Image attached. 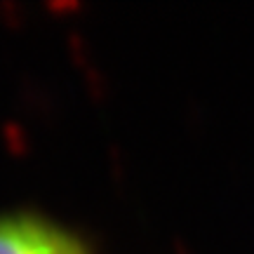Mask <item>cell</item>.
Masks as SVG:
<instances>
[{"instance_id": "obj_1", "label": "cell", "mask_w": 254, "mask_h": 254, "mask_svg": "<svg viewBox=\"0 0 254 254\" xmlns=\"http://www.w3.org/2000/svg\"><path fill=\"white\" fill-rule=\"evenodd\" d=\"M0 254H94L66 224L36 209L0 212Z\"/></svg>"}]
</instances>
